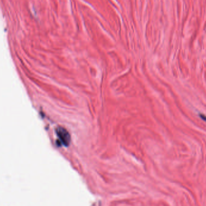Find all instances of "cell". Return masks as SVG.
<instances>
[{
    "label": "cell",
    "instance_id": "obj_1",
    "mask_svg": "<svg viewBox=\"0 0 206 206\" xmlns=\"http://www.w3.org/2000/svg\"><path fill=\"white\" fill-rule=\"evenodd\" d=\"M57 134L60 139V142L62 143L64 145L68 147L70 144L71 137L68 132L63 127H58L56 130Z\"/></svg>",
    "mask_w": 206,
    "mask_h": 206
},
{
    "label": "cell",
    "instance_id": "obj_2",
    "mask_svg": "<svg viewBox=\"0 0 206 206\" xmlns=\"http://www.w3.org/2000/svg\"><path fill=\"white\" fill-rule=\"evenodd\" d=\"M199 118L202 119V120H203L204 121L206 122V115H204V114H202V113H199Z\"/></svg>",
    "mask_w": 206,
    "mask_h": 206
}]
</instances>
